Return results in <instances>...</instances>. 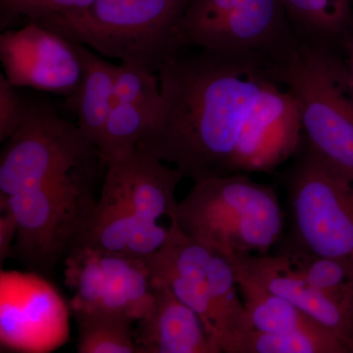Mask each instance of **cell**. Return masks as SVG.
Instances as JSON below:
<instances>
[{"mask_svg":"<svg viewBox=\"0 0 353 353\" xmlns=\"http://www.w3.org/2000/svg\"><path fill=\"white\" fill-rule=\"evenodd\" d=\"M94 0H2L10 15L24 16L31 21L73 15L85 10Z\"/></svg>","mask_w":353,"mask_h":353,"instance_id":"cb8c5ba5","label":"cell"},{"mask_svg":"<svg viewBox=\"0 0 353 353\" xmlns=\"http://www.w3.org/2000/svg\"><path fill=\"white\" fill-rule=\"evenodd\" d=\"M116 102L139 105H161V90L157 73L139 65L121 62L116 67Z\"/></svg>","mask_w":353,"mask_h":353,"instance_id":"603a6c76","label":"cell"},{"mask_svg":"<svg viewBox=\"0 0 353 353\" xmlns=\"http://www.w3.org/2000/svg\"><path fill=\"white\" fill-rule=\"evenodd\" d=\"M0 60L4 76L16 88L72 97L82 79L76 43L36 21L0 36Z\"/></svg>","mask_w":353,"mask_h":353,"instance_id":"8fae6325","label":"cell"},{"mask_svg":"<svg viewBox=\"0 0 353 353\" xmlns=\"http://www.w3.org/2000/svg\"><path fill=\"white\" fill-rule=\"evenodd\" d=\"M101 164L85 165L0 196L1 210L10 211L18 223L11 256L39 274L52 271L65 259L97 208L94 188Z\"/></svg>","mask_w":353,"mask_h":353,"instance_id":"277c9868","label":"cell"},{"mask_svg":"<svg viewBox=\"0 0 353 353\" xmlns=\"http://www.w3.org/2000/svg\"><path fill=\"white\" fill-rule=\"evenodd\" d=\"M281 254L309 284L353 314V267L340 260L318 256L294 245Z\"/></svg>","mask_w":353,"mask_h":353,"instance_id":"ffe728a7","label":"cell"},{"mask_svg":"<svg viewBox=\"0 0 353 353\" xmlns=\"http://www.w3.org/2000/svg\"><path fill=\"white\" fill-rule=\"evenodd\" d=\"M234 272L294 303L329 330L347 350L353 343V314L296 273L281 253L233 260ZM350 353V352H348Z\"/></svg>","mask_w":353,"mask_h":353,"instance_id":"4fadbf2b","label":"cell"},{"mask_svg":"<svg viewBox=\"0 0 353 353\" xmlns=\"http://www.w3.org/2000/svg\"><path fill=\"white\" fill-rule=\"evenodd\" d=\"M348 352H350V353H353V343H352V345H350V348H348Z\"/></svg>","mask_w":353,"mask_h":353,"instance_id":"83f0119b","label":"cell"},{"mask_svg":"<svg viewBox=\"0 0 353 353\" xmlns=\"http://www.w3.org/2000/svg\"><path fill=\"white\" fill-rule=\"evenodd\" d=\"M168 233V229L158 223L139 220L110 202L99 199L87 229L74 245L146 259L164 245Z\"/></svg>","mask_w":353,"mask_h":353,"instance_id":"9a60e30c","label":"cell"},{"mask_svg":"<svg viewBox=\"0 0 353 353\" xmlns=\"http://www.w3.org/2000/svg\"><path fill=\"white\" fill-rule=\"evenodd\" d=\"M0 217V264H3L12 252L13 241L18 233V223L15 216L8 210H1Z\"/></svg>","mask_w":353,"mask_h":353,"instance_id":"484cf974","label":"cell"},{"mask_svg":"<svg viewBox=\"0 0 353 353\" xmlns=\"http://www.w3.org/2000/svg\"><path fill=\"white\" fill-rule=\"evenodd\" d=\"M157 76L159 113L137 148L185 178L271 172L303 145L296 101L268 58L181 48Z\"/></svg>","mask_w":353,"mask_h":353,"instance_id":"6da1fadb","label":"cell"},{"mask_svg":"<svg viewBox=\"0 0 353 353\" xmlns=\"http://www.w3.org/2000/svg\"><path fill=\"white\" fill-rule=\"evenodd\" d=\"M292 245L353 267V185L305 148L290 172Z\"/></svg>","mask_w":353,"mask_h":353,"instance_id":"52a82bcc","label":"cell"},{"mask_svg":"<svg viewBox=\"0 0 353 353\" xmlns=\"http://www.w3.org/2000/svg\"><path fill=\"white\" fill-rule=\"evenodd\" d=\"M171 218L192 240L229 261L269 254L284 229L275 190L246 174L194 182Z\"/></svg>","mask_w":353,"mask_h":353,"instance_id":"3957f363","label":"cell"},{"mask_svg":"<svg viewBox=\"0 0 353 353\" xmlns=\"http://www.w3.org/2000/svg\"><path fill=\"white\" fill-rule=\"evenodd\" d=\"M29 104L23 101L15 85L0 74V141L7 139L17 131L27 115Z\"/></svg>","mask_w":353,"mask_h":353,"instance_id":"d4e9b609","label":"cell"},{"mask_svg":"<svg viewBox=\"0 0 353 353\" xmlns=\"http://www.w3.org/2000/svg\"><path fill=\"white\" fill-rule=\"evenodd\" d=\"M83 64L80 85L73 97L79 129L97 146L102 130L116 103V67L77 43Z\"/></svg>","mask_w":353,"mask_h":353,"instance_id":"2e32d148","label":"cell"},{"mask_svg":"<svg viewBox=\"0 0 353 353\" xmlns=\"http://www.w3.org/2000/svg\"><path fill=\"white\" fill-rule=\"evenodd\" d=\"M79 332V353H139L134 321L125 316L101 311L74 310Z\"/></svg>","mask_w":353,"mask_h":353,"instance_id":"44dd1931","label":"cell"},{"mask_svg":"<svg viewBox=\"0 0 353 353\" xmlns=\"http://www.w3.org/2000/svg\"><path fill=\"white\" fill-rule=\"evenodd\" d=\"M153 303L134 329L139 353H217L199 315L152 277Z\"/></svg>","mask_w":353,"mask_h":353,"instance_id":"5bb4252c","label":"cell"},{"mask_svg":"<svg viewBox=\"0 0 353 353\" xmlns=\"http://www.w3.org/2000/svg\"><path fill=\"white\" fill-rule=\"evenodd\" d=\"M64 275L74 292L71 311H101L138 322L152 308V275L145 259L74 245L65 256Z\"/></svg>","mask_w":353,"mask_h":353,"instance_id":"9c48e42d","label":"cell"},{"mask_svg":"<svg viewBox=\"0 0 353 353\" xmlns=\"http://www.w3.org/2000/svg\"><path fill=\"white\" fill-rule=\"evenodd\" d=\"M159 109L160 106L116 102L97 145L104 163L136 150L154 126Z\"/></svg>","mask_w":353,"mask_h":353,"instance_id":"d6986e66","label":"cell"},{"mask_svg":"<svg viewBox=\"0 0 353 353\" xmlns=\"http://www.w3.org/2000/svg\"><path fill=\"white\" fill-rule=\"evenodd\" d=\"M190 0H94L73 15L36 21L104 57L157 74L179 50L178 32Z\"/></svg>","mask_w":353,"mask_h":353,"instance_id":"5b68a950","label":"cell"},{"mask_svg":"<svg viewBox=\"0 0 353 353\" xmlns=\"http://www.w3.org/2000/svg\"><path fill=\"white\" fill-rule=\"evenodd\" d=\"M69 303L37 272H0L1 352L50 353L70 339Z\"/></svg>","mask_w":353,"mask_h":353,"instance_id":"30bf717a","label":"cell"},{"mask_svg":"<svg viewBox=\"0 0 353 353\" xmlns=\"http://www.w3.org/2000/svg\"><path fill=\"white\" fill-rule=\"evenodd\" d=\"M229 353H348V350L330 332L268 333L252 329L234 341Z\"/></svg>","mask_w":353,"mask_h":353,"instance_id":"7402d4cb","label":"cell"},{"mask_svg":"<svg viewBox=\"0 0 353 353\" xmlns=\"http://www.w3.org/2000/svg\"><path fill=\"white\" fill-rule=\"evenodd\" d=\"M236 276L241 299L253 328L268 333L330 332L284 297L274 294L248 278L236 273Z\"/></svg>","mask_w":353,"mask_h":353,"instance_id":"e0dca14e","label":"cell"},{"mask_svg":"<svg viewBox=\"0 0 353 353\" xmlns=\"http://www.w3.org/2000/svg\"><path fill=\"white\" fill-rule=\"evenodd\" d=\"M297 36L333 46L353 31L350 0H281Z\"/></svg>","mask_w":353,"mask_h":353,"instance_id":"ac0fdd59","label":"cell"},{"mask_svg":"<svg viewBox=\"0 0 353 353\" xmlns=\"http://www.w3.org/2000/svg\"><path fill=\"white\" fill-rule=\"evenodd\" d=\"M105 166L101 199L148 223L175 215L176 189L185 178L176 167L166 166L138 148Z\"/></svg>","mask_w":353,"mask_h":353,"instance_id":"7c38bea8","label":"cell"},{"mask_svg":"<svg viewBox=\"0 0 353 353\" xmlns=\"http://www.w3.org/2000/svg\"><path fill=\"white\" fill-rule=\"evenodd\" d=\"M103 161L79 129L43 106L29 105L0 157V196H10L34 183ZM104 162V161H103Z\"/></svg>","mask_w":353,"mask_h":353,"instance_id":"ba28073f","label":"cell"},{"mask_svg":"<svg viewBox=\"0 0 353 353\" xmlns=\"http://www.w3.org/2000/svg\"><path fill=\"white\" fill-rule=\"evenodd\" d=\"M297 39L281 0H190L178 48L270 59Z\"/></svg>","mask_w":353,"mask_h":353,"instance_id":"8992f818","label":"cell"},{"mask_svg":"<svg viewBox=\"0 0 353 353\" xmlns=\"http://www.w3.org/2000/svg\"><path fill=\"white\" fill-rule=\"evenodd\" d=\"M350 2H352V6L353 7V0H350Z\"/></svg>","mask_w":353,"mask_h":353,"instance_id":"f1b7e54d","label":"cell"},{"mask_svg":"<svg viewBox=\"0 0 353 353\" xmlns=\"http://www.w3.org/2000/svg\"><path fill=\"white\" fill-rule=\"evenodd\" d=\"M270 65L296 101L305 148L353 185V82L345 58L299 37Z\"/></svg>","mask_w":353,"mask_h":353,"instance_id":"7a4b0ae2","label":"cell"},{"mask_svg":"<svg viewBox=\"0 0 353 353\" xmlns=\"http://www.w3.org/2000/svg\"><path fill=\"white\" fill-rule=\"evenodd\" d=\"M343 41L345 50V63H347L353 82V31L347 34Z\"/></svg>","mask_w":353,"mask_h":353,"instance_id":"4316f807","label":"cell"}]
</instances>
